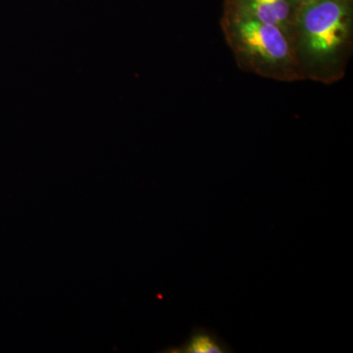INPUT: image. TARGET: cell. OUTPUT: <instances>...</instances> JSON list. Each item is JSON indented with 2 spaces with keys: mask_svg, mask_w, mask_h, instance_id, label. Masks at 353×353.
<instances>
[{
  "mask_svg": "<svg viewBox=\"0 0 353 353\" xmlns=\"http://www.w3.org/2000/svg\"><path fill=\"white\" fill-rule=\"evenodd\" d=\"M233 350L215 332L196 328L180 347H170L164 352L172 353H229Z\"/></svg>",
  "mask_w": 353,
  "mask_h": 353,
  "instance_id": "277c9868",
  "label": "cell"
},
{
  "mask_svg": "<svg viewBox=\"0 0 353 353\" xmlns=\"http://www.w3.org/2000/svg\"><path fill=\"white\" fill-rule=\"evenodd\" d=\"M290 41L301 81L340 82L353 53V0H319L301 6Z\"/></svg>",
  "mask_w": 353,
  "mask_h": 353,
  "instance_id": "6da1fadb",
  "label": "cell"
},
{
  "mask_svg": "<svg viewBox=\"0 0 353 353\" xmlns=\"http://www.w3.org/2000/svg\"><path fill=\"white\" fill-rule=\"evenodd\" d=\"M220 26L241 71L279 82L301 81L292 41L284 30L224 12Z\"/></svg>",
  "mask_w": 353,
  "mask_h": 353,
  "instance_id": "7a4b0ae2",
  "label": "cell"
},
{
  "mask_svg": "<svg viewBox=\"0 0 353 353\" xmlns=\"http://www.w3.org/2000/svg\"><path fill=\"white\" fill-rule=\"evenodd\" d=\"M299 6H304V4L312 3V2L319 1V0H296Z\"/></svg>",
  "mask_w": 353,
  "mask_h": 353,
  "instance_id": "5b68a950",
  "label": "cell"
},
{
  "mask_svg": "<svg viewBox=\"0 0 353 353\" xmlns=\"http://www.w3.org/2000/svg\"><path fill=\"white\" fill-rule=\"evenodd\" d=\"M299 7L296 0H224L223 12L277 26L290 38Z\"/></svg>",
  "mask_w": 353,
  "mask_h": 353,
  "instance_id": "3957f363",
  "label": "cell"
}]
</instances>
